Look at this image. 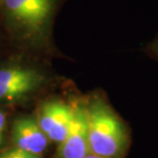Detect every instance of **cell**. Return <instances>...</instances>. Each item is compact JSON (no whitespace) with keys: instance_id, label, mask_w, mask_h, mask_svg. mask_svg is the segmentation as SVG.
Listing matches in <instances>:
<instances>
[{"instance_id":"277c9868","label":"cell","mask_w":158,"mask_h":158,"mask_svg":"<svg viewBox=\"0 0 158 158\" xmlns=\"http://www.w3.org/2000/svg\"><path fill=\"white\" fill-rule=\"evenodd\" d=\"M88 154L87 111L83 98L75 101L68 134L59 146L58 158H83Z\"/></svg>"},{"instance_id":"52a82bcc","label":"cell","mask_w":158,"mask_h":158,"mask_svg":"<svg viewBox=\"0 0 158 158\" xmlns=\"http://www.w3.org/2000/svg\"><path fill=\"white\" fill-rule=\"evenodd\" d=\"M0 158H41L39 155H35V154L29 153L27 151L21 150L19 148H14L6 152H3L0 154Z\"/></svg>"},{"instance_id":"8fae6325","label":"cell","mask_w":158,"mask_h":158,"mask_svg":"<svg viewBox=\"0 0 158 158\" xmlns=\"http://www.w3.org/2000/svg\"><path fill=\"white\" fill-rule=\"evenodd\" d=\"M83 158H101V157H98L96 155H93V154H88V155H86V156L83 157Z\"/></svg>"},{"instance_id":"6da1fadb","label":"cell","mask_w":158,"mask_h":158,"mask_svg":"<svg viewBox=\"0 0 158 158\" xmlns=\"http://www.w3.org/2000/svg\"><path fill=\"white\" fill-rule=\"evenodd\" d=\"M67 1L0 0V20L7 42L25 53L49 50L56 21Z\"/></svg>"},{"instance_id":"7a4b0ae2","label":"cell","mask_w":158,"mask_h":158,"mask_svg":"<svg viewBox=\"0 0 158 158\" xmlns=\"http://www.w3.org/2000/svg\"><path fill=\"white\" fill-rule=\"evenodd\" d=\"M88 122V146L101 158H125L131 146V131L99 91L84 98Z\"/></svg>"},{"instance_id":"ba28073f","label":"cell","mask_w":158,"mask_h":158,"mask_svg":"<svg viewBox=\"0 0 158 158\" xmlns=\"http://www.w3.org/2000/svg\"><path fill=\"white\" fill-rule=\"evenodd\" d=\"M143 50L149 58L158 61V34L145 45Z\"/></svg>"},{"instance_id":"5b68a950","label":"cell","mask_w":158,"mask_h":158,"mask_svg":"<svg viewBox=\"0 0 158 158\" xmlns=\"http://www.w3.org/2000/svg\"><path fill=\"white\" fill-rule=\"evenodd\" d=\"M75 101L73 104H69L65 101L53 99L42 104L37 121L50 141L59 145L64 141L72 120Z\"/></svg>"},{"instance_id":"30bf717a","label":"cell","mask_w":158,"mask_h":158,"mask_svg":"<svg viewBox=\"0 0 158 158\" xmlns=\"http://www.w3.org/2000/svg\"><path fill=\"white\" fill-rule=\"evenodd\" d=\"M5 41H7V39H6V35H5V32H4V29H3V27H2L1 20H0V47H1V45L5 42Z\"/></svg>"},{"instance_id":"8992f818","label":"cell","mask_w":158,"mask_h":158,"mask_svg":"<svg viewBox=\"0 0 158 158\" xmlns=\"http://www.w3.org/2000/svg\"><path fill=\"white\" fill-rule=\"evenodd\" d=\"M12 142L15 148L40 155L47 146V137L34 116L18 118L12 125Z\"/></svg>"},{"instance_id":"3957f363","label":"cell","mask_w":158,"mask_h":158,"mask_svg":"<svg viewBox=\"0 0 158 158\" xmlns=\"http://www.w3.org/2000/svg\"><path fill=\"white\" fill-rule=\"evenodd\" d=\"M26 58V53L22 52L0 61V104L29 99L52 81L42 66Z\"/></svg>"},{"instance_id":"9c48e42d","label":"cell","mask_w":158,"mask_h":158,"mask_svg":"<svg viewBox=\"0 0 158 158\" xmlns=\"http://www.w3.org/2000/svg\"><path fill=\"white\" fill-rule=\"evenodd\" d=\"M5 127V114L2 111H0V145L3 141V131Z\"/></svg>"}]
</instances>
